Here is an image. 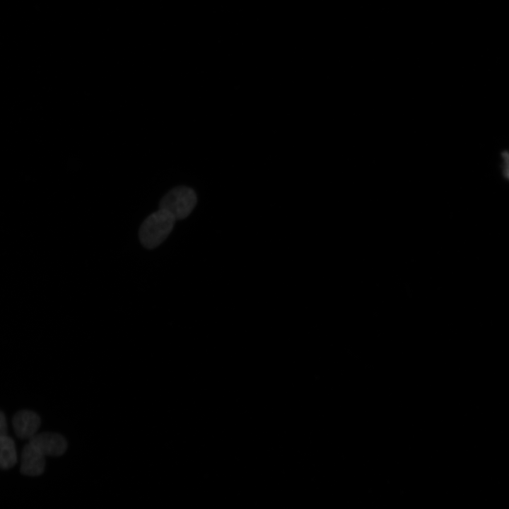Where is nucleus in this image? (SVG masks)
<instances>
[{"mask_svg": "<svg viewBox=\"0 0 509 509\" xmlns=\"http://www.w3.org/2000/svg\"><path fill=\"white\" fill-rule=\"evenodd\" d=\"M175 221L170 213L161 209L149 215L139 229L141 244L148 249L158 246L170 233Z\"/></svg>", "mask_w": 509, "mask_h": 509, "instance_id": "1", "label": "nucleus"}, {"mask_svg": "<svg viewBox=\"0 0 509 509\" xmlns=\"http://www.w3.org/2000/svg\"><path fill=\"white\" fill-rule=\"evenodd\" d=\"M197 202L194 191L182 186L168 192L160 200L159 207L170 213L175 220H181L190 214Z\"/></svg>", "mask_w": 509, "mask_h": 509, "instance_id": "2", "label": "nucleus"}, {"mask_svg": "<svg viewBox=\"0 0 509 509\" xmlns=\"http://www.w3.org/2000/svg\"><path fill=\"white\" fill-rule=\"evenodd\" d=\"M29 443L45 456H60L67 448L66 439L62 435L52 432L36 433L29 440Z\"/></svg>", "mask_w": 509, "mask_h": 509, "instance_id": "3", "label": "nucleus"}, {"mask_svg": "<svg viewBox=\"0 0 509 509\" xmlns=\"http://www.w3.org/2000/svg\"><path fill=\"white\" fill-rule=\"evenodd\" d=\"M45 455L28 443L21 452V472L26 476H39L45 470Z\"/></svg>", "mask_w": 509, "mask_h": 509, "instance_id": "4", "label": "nucleus"}, {"mask_svg": "<svg viewBox=\"0 0 509 509\" xmlns=\"http://www.w3.org/2000/svg\"><path fill=\"white\" fill-rule=\"evenodd\" d=\"M40 426V416L34 411L22 410L13 419V426L16 435L21 439H30Z\"/></svg>", "mask_w": 509, "mask_h": 509, "instance_id": "5", "label": "nucleus"}, {"mask_svg": "<svg viewBox=\"0 0 509 509\" xmlns=\"http://www.w3.org/2000/svg\"><path fill=\"white\" fill-rule=\"evenodd\" d=\"M16 461L14 441L7 435L0 436V468L8 469L16 464Z\"/></svg>", "mask_w": 509, "mask_h": 509, "instance_id": "6", "label": "nucleus"}, {"mask_svg": "<svg viewBox=\"0 0 509 509\" xmlns=\"http://www.w3.org/2000/svg\"><path fill=\"white\" fill-rule=\"evenodd\" d=\"M503 159V174L509 180V151L502 153Z\"/></svg>", "mask_w": 509, "mask_h": 509, "instance_id": "7", "label": "nucleus"}, {"mask_svg": "<svg viewBox=\"0 0 509 509\" xmlns=\"http://www.w3.org/2000/svg\"><path fill=\"white\" fill-rule=\"evenodd\" d=\"M7 435V422L5 414L0 410V436Z\"/></svg>", "mask_w": 509, "mask_h": 509, "instance_id": "8", "label": "nucleus"}]
</instances>
